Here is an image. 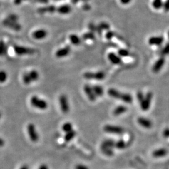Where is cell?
<instances>
[{"instance_id":"cell-33","label":"cell","mask_w":169,"mask_h":169,"mask_svg":"<svg viewBox=\"0 0 169 169\" xmlns=\"http://www.w3.org/2000/svg\"><path fill=\"white\" fill-rule=\"evenodd\" d=\"M118 54L119 56L127 57V56L130 55V52L128 50H127L126 49H123V48H121V49L118 50Z\"/></svg>"},{"instance_id":"cell-26","label":"cell","mask_w":169,"mask_h":169,"mask_svg":"<svg viewBox=\"0 0 169 169\" xmlns=\"http://www.w3.org/2000/svg\"><path fill=\"white\" fill-rule=\"evenodd\" d=\"M76 133L73 130L70 132L66 133L65 135V137H64L65 141L66 142H68L71 141V140H73V138L76 136Z\"/></svg>"},{"instance_id":"cell-21","label":"cell","mask_w":169,"mask_h":169,"mask_svg":"<svg viewBox=\"0 0 169 169\" xmlns=\"http://www.w3.org/2000/svg\"><path fill=\"white\" fill-rule=\"evenodd\" d=\"M127 111V107L124 105H119L116 107L113 110V115L115 116H119L123 114Z\"/></svg>"},{"instance_id":"cell-43","label":"cell","mask_w":169,"mask_h":169,"mask_svg":"<svg viewBox=\"0 0 169 169\" xmlns=\"http://www.w3.org/2000/svg\"><path fill=\"white\" fill-rule=\"evenodd\" d=\"M34 1L39 3H43V4H48L49 3V0H34Z\"/></svg>"},{"instance_id":"cell-14","label":"cell","mask_w":169,"mask_h":169,"mask_svg":"<svg viewBox=\"0 0 169 169\" xmlns=\"http://www.w3.org/2000/svg\"><path fill=\"white\" fill-rule=\"evenodd\" d=\"M165 58H164V57L161 56L160 58L157 60L155 61V63H154L153 68H152L153 71L155 72V73H157V72H158L162 68V67L163 66L164 64H165Z\"/></svg>"},{"instance_id":"cell-44","label":"cell","mask_w":169,"mask_h":169,"mask_svg":"<svg viewBox=\"0 0 169 169\" xmlns=\"http://www.w3.org/2000/svg\"><path fill=\"white\" fill-rule=\"evenodd\" d=\"M90 8H91L90 6L88 4H87V3L85 4L83 6V9H84V10H86V11H88V10H89V9H90Z\"/></svg>"},{"instance_id":"cell-6","label":"cell","mask_w":169,"mask_h":169,"mask_svg":"<svg viewBox=\"0 0 169 169\" xmlns=\"http://www.w3.org/2000/svg\"><path fill=\"white\" fill-rule=\"evenodd\" d=\"M103 130L107 133L115 135H122L124 132V129L122 127L113 125H105Z\"/></svg>"},{"instance_id":"cell-25","label":"cell","mask_w":169,"mask_h":169,"mask_svg":"<svg viewBox=\"0 0 169 169\" xmlns=\"http://www.w3.org/2000/svg\"><path fill=\"white\" fill-rule=\"evenodd\" d=\"M28 74H29V76H30V77L31 80L32 82L38 80V79H39V78H40L39 73H38V72L35 70H33L30 71L28 73Z\"/></svg>"},{"instance_id":"cell-9","label":"cell","mask_w":169,"mask_h":169,"mask_svg":"<svg viewBox=\"0 0 169 169\" xmlns=\"http://www.w3.org/2000/svg\"><path fill=\"white\" fill-rule=\"evenodd\" d=\"M3 25L6 27H8L9 28L13 30L14 31H20L21 29V26L20 25V24L18 23V22H13V21H11L7 19H5L3 22Z\"/></svg>"},{"instance_id":"cell-46","label":"cell","mask_w":169,"mask_h":169,"mask_svg":"<svg viewBox=\"0 0 169 169\" xmlns=\"http://www.w3.org/2000/svg\"><path fill=\"white\" fill-rule=\"evenodd\" d=\"M23 0H14V3L16 5H19V4H20Z\"/></svg>"},{"instance_id":"cell-52","label":"cell","mask_w":169,"mask_h":169,"mask_svg":"<svg viewBox=\"0 0 169 169\" xmlns=\"http://www.w3.org/2000/svg\"><path fill=\"white\" fill-rule=\"evenodd\" d=\"M168 39H169V31L168 33Z\"/></svg>"},{"instance_id":"cell-48","label":"cell","mask_w":169,"mask_h":169,"mask_svg":"<svg viewBox=\"0 0 169 169\" xmlns=\"http://www.w3.org/2000/svg\"><path fill=\"white\" fill-rule=\"evenodd\" d=\"M4 142L2 138H0V147H2L4 145Z\"/></svg>"},{"instance_id":"cell-5","label":"cell","mask_w":169,"mask_h":169,"mask_svg":"<svg viewBox=\"0 0 169 169\" xmlns=\"http://www.w3.org/2000/svg\"><path fill=\"white\" fill-rule=\"evenodd\" d=\"M83 77L87 80H102L105 78V73L101 71L97 72H86L83 74Z\"/></svg>"},{"instance_id":"cell-54","label":"cell","mask_w":169,"mask_h":169,"mask_svg":"<svg viewBox=\"0 0 169 169\" xmlns=\"http://www.w3.org/2000/svg\"><path fill=\"white\" fill-rule=\"evenodd\" d=\"M55 1H59V0H55Z\"/></svg>"},{"instance_id":"cell-41","label":"cell","mask_w":169,"mask_h":169,"mask_svg":"<svg viewBox=\"0 0 169 169\" xmlns=\"http://www.w3.org/2000/svg\"><path fill=\"white\" fill-rule=\"evenodd\" d=\"M75 169H89V168L87 166L82 165V164H79V165L75 166Z\"/></svg>"},{"instance_id":"cell-19","label":"cell","mask_w":169,"mask_h":169,"mask_svg":"<svg viewBox=\"0 0 169 169\" xmlns=\"http://www.w3.org/2000/svg\"><path fill=\"white\" fill-rule=\"evenodd\" d=\"M115 142L113 140L111 139H107L101 143V150L103 149H108V148H112L113 149L115 147Z\"/></svg>"},{"instance_id":"cell-49","label":"cell","mask_w":169,"mask_h":169,"mask_svg":"<svg viewBox=\"0 0 169 169\" xmlns=\"http://www.w3.org/2000/svg\"><path fill=\"white\" fill-rule=\"evenodd\" d=\"M20 169H29V168L27 165H23L20 168Z\"/></svg>"},{"instance_id":"cell-24","label":"cell","mask_w":169,"mask_h":169,"mask_svg":"<svg viewBox=\"0 0 169 169\" xmlns=\"http://www.w3.org/2000/svg\"><path fill=\"white\" fill-rule=\"evenodd\" d=\"M96 96H101L103 95L104 90L102 86L100 85H95L92 87Z\"/></svg>"},{"instance_id":"cell-31","label":"cell","mask_w":169,"mask_h":169,"mask_svg":"<svg viewBox=\"0 0 169 169\" xmlns=\"http://www.w3.org/2000/svg\"><path fill=\"white\" fill-rule=\"evenodd\" d=\"M163 3L162 2V0H153L152 2V6L153 7L157 9H159L163 7Z\"/></svg>"},{"instance_id":"cell-1","label":"cell","mask_w":169,"mask_h":169,"mask_svg":"<svg viewBox=\"0 0 169 169\" xmlns=\"http://www.w3.org/2000/svg\"><path fill=\"white\" fill-rule=\"evenodd\" d=\"M137 99L140 105L141 109L143 111H147L150 107L151 101L153 98V93L152 92H148L145 95L138 91L137 93Z\"/></svg>"},{"instance_id":"cell-47","label":"cell","mask_w":169,"mask_h":169,"mask_svg":"<svg viewBox=\"0 0 169 169\" xmlns=\"http://www.w3.org/2000/svg\"><path fill=\"white\" fill-rule=\"evenodd\" d=\"M39 169H48V167L46 165H45V164H43V165H41Z\"/></svg>"},{"instance_id":"cell-23","label":"cell","mask_w":169,"mask_h":169,"mask_svg":"<svg viewBox=\"0 0 169 169\" xmlns=\"http://www.w3.org/2000/svg\"><path fill=\"white\" fill-rule=\"evenodd\" d=\"M69 39H70V42L73 45H76V46H78V45H80L81 39L78 35H75V34H72V35H70Z\"/></svg>"},{"instance_id":"cell-7","label":"cell","mask_w":169,"mask_h":169,"mask_svg":"<svg viewBox=\"0 0 169 169\" xmlns=\"http://www.w3.org/2000/svg\"><path fill=\"white\" fill-rule=\"evenodd\" d=\"M29 137L33 142H36L39 140V135H38L35 125L33 123H29L27 127Z\"/></svg>"},{"instance_id":"cell-42","label":"cell","mask_w":169,"mask_h":169,"mask_svg":"<svg viewBox=\"0 0 169 169\" xmlns=\"http://www.w3.org/2000/svg\"><path fill=\"white\" fill-rule=\"evenodd\" d=\"M163 135L164 137L165 138H168L169 137V128H166L163 131Z\"/></svg>"},{"instance_id":"cell-4","label":"cell","mask_w":169,"mask_h":169,"mask_svg":"<svg viewBox=\"0 0 169 169\" xmlns=\"http://www.w3.org/2000/svg\"><path fill=\"white\" fill-rule=\"evenodd\" d=\"M14 52L15 53L19 56L23 55H33L35 53V50L32 48H30L28 47H25L22 46L14 45L13 46Z\"/></svg>"},{"instance_id":"cell-13","label":"cell","mask_w":169,"mask_h":169,"mask_svg":"<svg viewBox=\"0 0 169 169\" xmlns=\"http://www.w3.org/2000/svg\"><path fill=\"white\" fill-rule=\"evenodd\" d=\"M83 89H84V91H85V94L87 95L88 99L90 101H93L96 100V96L94 93L92 87H91V86H90L89 85H85L84 86Z\"/></svg>"},{"instance_id":"cell-22","label":"cell","mask_w":169,"mask_h":169,"mask_svg":"<svg viewBox=\"0 0 169 169\" xmlns=\"http://www.w3.org/2000/svg\"><path fill=\"white\" fill-rule=\"evenodd\" d=\"M158 53L162 56L164 57L165 55H169V42L167 43L165 45L162 47H160L158 50Z\"/></svg>"},{"instance_id":"cell-38","label":"cell","mask_w":169,"mask_h":169,"mask_svg":"<svg viewBox=\"0 0 169 169\" xmlns=\"http://www.w3.org/2000/svg\"><path fill=\"white\" fill-rule=\"evenodd\" d=\"M115 33L112 31H108L106 33L105 35V37H106V39H107L108 40H110L112 39V38H113V36H115Z\"/></svg>"},{"instance_id":"cell-36","label":"cell","mask_w":169,"mask_h":169,"mask_svg":"<svg viewBox=\"0 0 169 169\" xmlns=\"http://www.w3.org/2000/svg\"><path fill=\"white\" fill-rule=\"evenodd\" d=\"M6 19L11 21L17 22L18 20V16L14 14H9Z\"/></svg>"},{"instance_id":"cell-27","label":"cell","mask_w":169,"mask_h":169,"mask_svg":"<svg viewBox=\"0 0 169 169\" xmlns=\"http://www.w3.org/2000/svg\"><path fill=\"white\" fill-rule=\"evenodd\" d=\"M63 131L65 132L66 133L68 132H70L73 130V125L70 122H66L62 126Z\"/></svg>"},{"instance_id":"cell-51","label":"cell","mask_w":169,"mask_h":169,"mask_svg":"<svg viewBox=\"0 0 169 169\" xmlns=\"http://www.w3.org/2000/svg\"><path fill=\"white\" fill-rule=\"evenodd\" d=\"M81 1H84V2H86V1H88V0H81Z\"/></svg>"},{"instance_id":"cell-32","label":"cell","mask_w":169,"mask_h":169,"mask_svg":"<svg viewBox=\"0 0 169 169\" xmlns=\"http://www.w3.org/2000/svg\"><path fill=\"white\" fill-rule=\"evenodd\" d=\"M8 74L5 71L1 70L0 71V83H4L7 80Z\"/></svg>"},{"instance_id":"cell-12","label":"cell","mask_w":169,"mask_h":169,"mask_svg":"<svg viewBox=\"0 0 169 169\" xmlns=\"http://www.w3.org/2000/svg\"><path fill=\"white\" fill-rule=\"evenodd\" d=\"M71 52V48L70 46H66L63 48H60L58 50H57L55 56L58 58H61L65 57L68 55H69Z\"/></svg>"},{"instance_id":"cell-8","label":"cell","mask_w":169,"mask_h":169,"mask_svg":"<svg viewBox=\"0 0 169 169\" xmlns=\"http://www.w3.org/2000/svg\"><path fill=\"white\" fill-rule=\"evenodd\" d=\"M59 103L60 106V109L62 111L63 113L66 114L69 112L70 111L69 102L67 96L65 95H60L59 98Z\"/></svg>"},{"instance_id":"cell-10","label":"cell","mask_w":169,"mask_h":169,"mask_svg":"<svg viewBox=\"0 0 169 169\" xmlns=\"http://www.w3.org/2000/svg\"><path fill=\"white\" fill-rule=\"evenodd\" d=\"M48 35V32L44 29H40L34 31L32 34V36L34 39L40 40L44 39Z\"/></svg>"},{"instance_id":"cell-15","label":"cell","mask_w":169,"mask_h":169,"mask_svg":"<svg viewBox=\"0 0 169 169\" xmlns=\"http://www.w3.org/2000/svg\"><path fill=\"white\" fill-rule=\"evenodd\" d=\"M56 11V8L54 5H49L39 8L37 9V11L40 14H45L46 13H53Z\"/></svg>"},{"instance_id":"cell-3","label":"cell","mask_w":169,"mask_h":169,"mask_svg":"<svg viewBox=\"0 0 169 169\" xmlns=\"http://www.w3.org/2000/svg\"><path fill=\"white\" fill-rule=\"evenodd\" d=\"M30 103L33 107L37 109L44 110L48 108V103L45 100L40 98L38 96L34 95L30 99Z\"/></svg>"},{"instance_id":"cell-53","label":"cell","mask_w":169,"mask_h":169,"mask_svg":"<svg viewBox=\"0 0 169 169\" xmlns=\"http://www.w3.org/2000/svg\"><path fill=\"white\" fill-rule=\"evenodd\" d=\"M1 113H0V118H1Z\"/></svg>"},{"instance_id":"cell-29","label":"cell","mask_w":169,"mask_h":169,"mask_svg":"<svg viewBox=\"0 0 169 169\" xmlns=\"http://www.w3.org/2000/svg\"><path fill=\"white\" fill-rule=\"evenodd\" d=\"M126 146H127L126 143H125L123 140H118L117 142H115V147L119 150L124 149L126 148Z\"/></svg>"},{"instance_id":"cell-2","label":"cell","mask_w":169,"mask_h":169,"mask_svg":"<svg viewBox=\"0 0 169 169\" xmlns=\"http://www.w3.org/2000/svg\"><path fill=\"white\" fill-rule=\"evenodd\" d=\"M108 94L111 97L123 101L127 103H131L133 101V97L131 95L120 92L117 90L110 88L108 90Z\"/></svg>"},{"instance_id":"cell-11","label":"cell","mask_w":169,"mask_h":169,"mask_svg":"<svg viewBox=\"0 0 169 169\" xmlns=\"http://www.w3.org/2000/svg\"><path fill=\"white\" fill-rule=\"evenodd\" d=\"M164 41V38L162 36H152L149 38L148 43L150 45L160 46Z\"/></svg>"},{"instance_id":"cell-50","label":"cell","mask_w":169,"mask_h":169,"mask_svg":"<svg viewBox=\"0 0 169 169\" xmlns=\"http://www.w3.org/2000/svg\"><path fill=\"white\" fill-rule=\"evenodd\" d=\"M71 1L73 4H76L79 1V0H71Z\"/></svg>"},{"instance_id":"cell-39","label":"cell","mask_w":169,"mask_h":169,"mask_svg":"<svg viewBox=\"0 0 169 169\" xmlns=\"http://www.w3.org/2000/svg\"><path fill=\"white\" fill-rule=\"evenodd\" d=\"M88 28H89V30H90L91 32L94 33L96 31V26L93 23H90L89 25H88Z\"/></svg>"},{"instance_id":"cell-16","label":"cell","mask_w":169,"mask_h":169,"mask_svg":"<svg viewBox=\"0 0 169 169\" xmlns=\"http://www.w3.org/2000/svg\"><path fill=\"white\" fill-rule=\"evenodd\" d=\"M137 122L140 125L145 128H150L152 127V123L150 120L145 117H139Z\"/></svg>"},{"instance_id":"cell-28","label":"cell","mask_w":169,"mask_h":169,"mask_svg":"<svg viewBox=\"0 0 169 169\" xmlns=\"http://www.w3.org/2000/svg\"><path fill=\"white\" fill-rule=\"evenodd\" d=\"M7 53V46L3 41H0V56L5 55Z\"/></svg>"},{"instance_id":"cell-18","label":"cell","mask_w":169,"mask_h":169,"mask_svg":"<svg viewBox=\"0 0 169 169\" xmlns=\"http://www.w3.org/2000/svg\"><path fill=\"white\" fill-rule=\"evenodd\" d=\"M71 10L72 8L69 4H63V5L60 6L56 9L58 13L61 14H68L71 13Z\"/></svg>"},{"instance_id":"cell-34","label":"cell","mask_w":169,"mask_h":169,"mask_svg":"<svg viewBox=\"0 0 169 169\" xmlns=\"http://www.w3.org/2000/svg\"><path fill=\"white\" fill-rule=\"evenodd\" d=\"M97 26L99 28V29H100L101 31L109 30V29H110V25L107 23H105V22L100 23Z\"/></svg>"},{"instance_id":"cell-37","label":"cell","mask_w":169,"mask_h":169,"mask_svg":"<svg viewBox=\"0 0 169 169\" xmlns=\"http://www.w3.org/2000/svg\"><path fill=\"white\" fill-rule=\"evenodd\" d=\"M101 151L105 154V155L107 156H112L113 155V150L112 148H108V149H103L101 150Z\"/></svg>"},{"instance_id":"cell-30","label":"cell","mask_w":169,"mask_h":169,"mask_svg":"<svg viewBox=\"0 0 169 169\" xmlns=\"http://www.w3.org/2000/svg\"><path fill=\"white\" fill-rule=\"evenodd\" d=\"M83 39L86 40H94L95 39V35L94 33L93 32H88L85 33L83 35Z\"/></svg>"},{"instance_id":"cell-20","label":"cell","mask_w":169,"mask_h":169,"mask_svg":"<svg viewBox=\"0 0 169 169\" xmlns=\"http://www.w3.org/2000/svg\"><path fill=\"white\" fill-rule=\"evenodd\" d=\"M167 154V150L165 148H159L155 150L152 153V156L155 158H159L165 156Z\"/></svg>"},{"instance_id":"cell-40","label":"cell","mask_w":169,"mask_h":169,"mask_svg":"<svg viewBox=\"0 0 169 169\" xmlns=\"http://www.w3.org/2000/svg\"><path fill=\"white\" fill-rule=\"evenodd\" d=\"M163 9L165 11H169V0H166L165 2L163 3Z\"/></svg>"},{"instance_id":"cell-17","label":"cell","mask_w":169,"mask_h":169,"mask_svg":"<svg viewBox=\"0 0 169 169\" xmlns=\"http://www.w3.org/2000/svg\"><path fill=\"white\" fill-rule=\"evenodd\" d=\"M108 58L113 65H120L122 63V59L120 57L113 52L110 53L108 55Z\"/></svg>"},{"instance_id":"cell-45","label":"cell","mask_w":169,"mask_h":169,"mask_svg":"<svg viewBox=\"0 0 169 169\" xmlns=\"http://www.w3.org/2000/svg\"><path fill=\"white\" fill-rule=\"evenodd\" d=\"M131 1L132 0H120V3L123 4H128L130 3V1Z\"/></svg>"},{"instance_id":"cell-35","label":"cell","mask_w":169,"mask_h":169,"mask_svg":"<svg viewBox=\"0 0 169 169\" xmlns=\"http://www.w3.org/2000/svg\"><path fill=\"white\" fill-rule=\"evenodd\" d=\"M23 82H24V83H25V85H30L32 83V81L31 80V78H30V76H29V74L28 73H26L23 75Z\"/></svg>"}]
</instances>
